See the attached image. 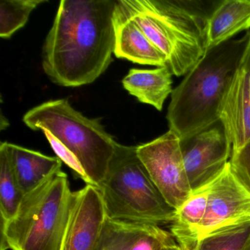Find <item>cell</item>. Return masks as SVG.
<instances>
[{
    "label": "cell",
    "instance_id": "cell-21",
    "mask_svg": "<svg viewBox=\"0 0 250 250\" xmlns=\"http://www.w3.org/2000/svg\"><path fill=\"white\" fill-rule=\"evenodd\" d=\"M176 244L172 233L159 225H149L144 232L134 243L131 250H164Z\"/></svg>",
    "mask_w": 250,
    "mask_h": 250
},
{
    "label": "cell",
    "instance_id": "cell-12",
    "mask_svg": "<svg viewBox=\"0 0 250 250\" xmlns=\"http://www.w3.org/2000/svg\"><path fill=\"white\" fill-rule=\"evenodd\" d=\"M115 30L114 55L140 65L164 67L165 55L154 46L138 24L126 14L117 0L113 14Z\"/></svg>",
    "mask_w": 250,
    "mask_h": 250
},
{
    "label": "cell",
    "instance_id": "cell-18",
    "mask_svg": "<svg viewBox=\"0 0 250 250\" xmlns=\"http://www.w3.org/2000/svg\"><path fill=\"white\" fill-rule=\"evenodd\" d=\"M194 250H250V222L230 225L205 235Z\"/></svg>",
    "mask_w": 250,
    "mask_h": 250
},
{
    "label": "cell",
    "instance_id": "cell-4",
    "mask_svg": "<svg viewBox=\"0 0 250 250\" xmlns=\"http://www.w3.org/2000/svg\"><path fill=\"white\" fill-rule=\"evenodd\" d=\"M165 55L173 75H186L207 52V24L219 2L118 0Z\"/></svg>",
    "mask_w": 250,
    "mask_h": 250
},
{
    "label": "cell",
    "instance_id": "cell-6",
    "mask_svg": "<svg viewBox=\"0 0 250 250\" xmlns=\"http://www.w3.org/2000/svg\"><path fill=\"white\" fill-rule=\"evenodd\" d=\"M109 219L146 225L171 224L175 210L167 203L139 159L137 146L118 143L99 184Z\"/></svg>",
    "mask_w": 250,
    "mask_h": 250
},
{
    "label": "cell",
    "instance_id": "cell-23",
    "mask_svg": "<svg viewBox=\"0 0 250 250\" xmlns=\"http://www.w3.org/2000/svg\"><path fill=\"white\" fill-rule=\"evenodd\" d=\"M242 66L245 68L246 71L248 72L250 76V42L247 52H246L245 55H244V60H243Z\"/></svg>",
    "mask_w": 250,
    "mask_h": 250
},
{
    "label": "cell",
    "instance_id": "cell-16",
    "mask_svg": "<svg viewBox=\"0 0 250 250\" xmlns=\"http://www.w3.org/2000/svg\"><path fill=\"white\" fill-rule=\"evenodd\" d=\"M211 184L193 191L175 210V218L171 223V233L183 250H194L197 245L196 236L206 215Z\"/></svg>",
    "mask_w": 250,
    "mask_h": 250
},
{
    "label": "cell",
    "instance_id": "cell-2",
    "mask_svg": "<svg viewBox=\"0 0 250 250\" xmlns=\"http://www.w3.org/2000/svg\"><path fill=\"white\" fill-rule=\"evenodd\" d=\"M250 30L208 49L173 89L167 120L181 140L193 137L219 122L224 96L242 64Z\"/></svg>",
    "mask_w": 250,
    "mask_h": 250
},
{
    "label": "cell",
    "instance_id": "cell-15",
    "mask_svg": "<svg viewBox=\"0 0 250 250\" xmlns=\"http://www.w3.org/2000/svg\"><path fill=\"white\" fill-rule=\"evenodd\" d=\"M8 146L16 177L24 195L62 167V162L58 156H46L11 143Z\"/></svg>",
    "mask_w": 250,
    "mask_h": 250
},
{
    "label": "cell",
    "instance_id": "cell-24",
    "mask_svg": "<svg viewBox=\"0 0 250 250\" xmlns=\"http://www.w3.org/2000/svg\"><path fill=\"white\" fill-rule=\"evenodd\" d=\"M164 250H183L178 244H175L166 247Z\"/></svg>",
    "mask_w": 250,
    "mask_h": 250
},
{
    "label": "cell",
    "instance_id": "cell-22",
    "mask_svg": "<svg viewBox=\"0 0 250 250\" xmlns=\"http://www.w3.org/2000/svg\"><path fill=\"white\" fill-rule=\"evenodd\" d=\"M231 168L244 187L250 191V143L231 156Z\"/></svg>",
    "mask_w": 250,
    "mask_h": 250
},
{
    "label": "cell",
    "instance_id": "cell-19",
    "mask_svg": "<svg viewBox=\"0 0 250 250\" xmlns=\"http://www.w3.org/2000/svg\"><path fill=\"white\" fill-rule=\"evenodd\" d=\"M148 225L107 217L98 250H131Z\"/></svg>",
    "mask_w": 250,
    "mask_h": 250
},
{
    "label": "cell",
    "instance_id": "cell-11",
    "mask_svg": "<svg viewBox=\"0 0 250 250\" xmlns=\"http://www.w3.org/2000/svg\"><path fill=\"white\" fill-rule=\"evenodd\" d=\"M219 121L232 145V154L250 143V76L242 64L224 96Z\"/></svg>",
    "mask_w": 250,
    "mask_h": 250
},
{
    "label": "cell",
    "instance_id": "cell-14",
    "mask_svg": "<svg viewBox=\"0 0 250 250\" xmlns=\"http://www.w3.org/2000/svg\"><path fill=\"white\" fill-rule=\"evenodd\" d=\"M172 75L168 66L154 69L131 68L123 80V86L139 102L162 111L165 101L173 90Z\"/></svg>",
    "mask_w": 250,
    "mask_h": 250
},
{
    "label": "cell",
    "instance_id": "cell-13",
    "mask_svg": "<svg viewBox=\"0 0 250 250\" xmlns=\"http://www.w3.org/2000/svg\"><path fill=\"white\" fill-rule=\"evenodd\" d=\"M250 30V0L219 1L207 24V49Z\"/></svg>",
    "mask_w": 250,
    "mask_h": 250
},
{
    "label": "cell",
    "instance_id": "cell-20",
    "mask_svg": "<svg viewBox=\"0 0 250 250\" xmlns=\"http://www.w3.org/2000/svg\"><path fill=\"white\" fill-rule=\"evenodd\" d=\"M46 0H1L0 1V37L9 39L22 28L30 14Z\"/></svg>",
    "mask_w": 250,
    "mask_h": 250
},
{
    "label": "cell",
    "instance_id": "cell-17",
    "mask_svg": "<svg viewBox=\"0 0 250 250\" xmlns=\"http://www.w3.org/2000/svg\"><path fill=\"white\" fill-rule=\"evenodd\" d=\"M8 143L0 145V221L4 222L15 216L24 197L16 177Z\"/></svg>",
    "mask_w": 250,
    "mask_h": 250
},
{
    "label": "cell",
    "instance_id": "cell-8",
    "mask_svg": "<svg viewBox=\"0 0 250 250\" xmlns=\"http://www.w3.org/2000/svg\"><path fill=\"white\" fill-rule=\"evenodd\" d=\"M181 146L192 192L211 184L223 172L232 156V145L219 121L181 140Z\"/></svg>",
    "mask_w": 250,
    "mask_h": 250
},
{
    "label": "cell",
    "instance_id": "cell-1",
    "mask_svg": "<svg viewBox=\"0 0 250 250\" xmlns=\"http://www.w3.org/2000/svg\"><path fill=\"white\" fill-rule=\"evenodd\" d=\"M115 0H62L42 50V68L62 87L91 84L115 49Z\"/></svg>",
    "mask_w": 250,
    "mask_h": 250
},
{
    "label": "cell",
    "instance_id": "cell-3",
    "mask_svg": "<svg viewBox=\"0 0 250 250\" xmlns=\"http://www.w3.org/2000/svg\"><path fill=\"white\" fill-rule=\"evenodd\" d=\"M23 121L43 131L57 156L86 184L99 187L104 179L118 143L99 118H87L67 99H57L35 106Z\"/></svg>",
    "mask_w": 250,
    "mask_h": 250
},
{
    "label": "cell",
    "instance_id": "cell-9",
    "mask_svg": "<svg viewBox=\"0 0 250 250\" xmlns=\"http://www.w3.org/2000/svg\"><path fill=\"white\" fill-rule=\"evenodd\" d=\"M250 222V191L234 174L230 163L213 181L207 209L197 231L196 241L213 231Z\"/></svg>",
    "mask_w": 250,
    "mask_h": 250
},
{
    "label": "cell",
    "instance_id": "cell-7",
    "mask_svg": "<svg viewBox=\"0 0 250 250\" xmlns=\"http://www.w3.org/2000/svg\"><path fill=\"white\" fill-rule=\"evenodd\" d=\"M139 159L167 203L175 210L191 195L181 139L172 130L137 146Z\"/></svg>",
    "mask_w": 250,
    "mask_h": 250
},
{
    "label": "cell",
    "instance_id": "cell-10",
    "mask_svg": "<svg viewBox=\"0 0 250 250\" xmlns=\"http://www.w3.org/2000/svg\"><path fill=\"white\" fill-rule=\"evenodd\" d=\"M102 194L86 184L74 191V200L61 250H98L107 219Z\"/></svg>",
    "mask_w": 250,
    "mask_h": 250
},
{
    "label": "cell",
    "instance_id": "cell-5",
    "mask_svg": "<svg viewBox=\"0 0 250 250\" xmlns=\"http://www.w3.org/2000/svg\"><path fill=\"white\" fill-rule=\"evenodd\" d=\"M74 200L62 169L24 195L8 222L0 221V250H61Z\"/></svg>",
    "mask_w": 250,
    "mask_h": 250
}]
</instances>
